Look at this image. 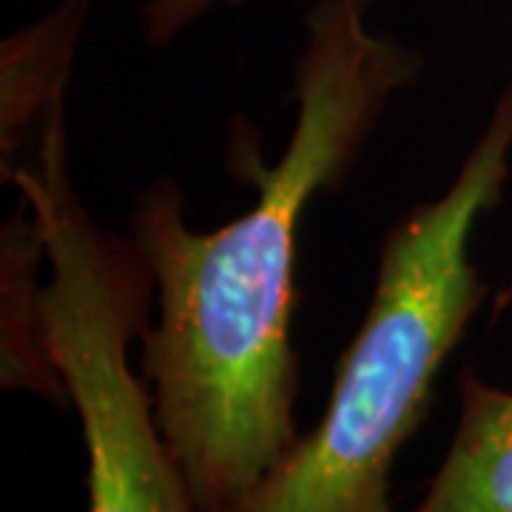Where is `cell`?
I'll return each instance as SVG.
<instances>
[{"instance_id":"obj_1","label":"cell","mask_w":512,"mask_h":512,"mask_svg":"<svg viewBox=\"0 0 512 512\" xmlns=\"http://www.w3.org/2000/svg\"><path fill=\"white\" fill-rule=\"evenodd\" d=\"M373 0H313L296 60L299 103L279 163L256 171L254 208L217 231H191L174 180L131 211L157 325L143 342V382L194 512H245L291 450V342L299 222L316 194L345 183L390 97L416 83L421 57L367 26Z\"/></svg>"},{"instance_id":"obj_2","label":"cell","mask_w":512,"mask_h":512,"mask_svg":"<svg viewBox=\"0 0 512 512\" xmlns=\"http://www.w3.org/2000/svg\"><path fill=\"white\" fill-rule=\"evenodd\" d=\"M510 154L512 83L450 188L407 211L384 237L376 291L322 419L279 458L245 512H396L390 470L481 305L470 242L501 202Z\"/></svg>"},{"instance_id":"obj_3","label":"cell","mask_w":512,"mask_h":512,"mask_svg":"<svg viewBox=\"0 0 512 512\" xmlns=\"http://www.w3.org/2000/svg\"><path fill=\"white\" fill-rule=\"evenodd\" d=\"M66 165V123L55 109L32 163L15 165L12 180L52 268L37 308L83 427L89 512H194L146 382L128 367V345L148 330L154 282L134 242L97 228Z\"/></svg>"},{"instance_id":"obj_4","label":"cell","mask_w":512,"mask_h":512,"mask_svg":"<svg viewBox=\"0 0 512 512\" xmlns=\"http://www.w3.org/2000/svg\"><path fill=\"white\" fill-rule=\"evenodd\" d=\"M410 512H512V393L473 367L458 379V424L439 473Z\"/></svg>"},{"instance_id":"obj_5","label":"cell","mask_w":512,"mask_h":512,"mask_svg":"<svg viewBox=\"0 0 512 512\" xmlns=\"http://www.w3.org/2000/svg\"><path fill=\"white\" fill-rule=\"evenodd\" d=\"M248 0H148L143 9V32L151 46H165L211 9L245 6Z\"/></svg>"}]
</instances>
